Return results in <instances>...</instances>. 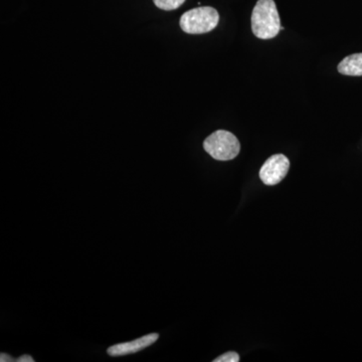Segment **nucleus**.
<instances>
[{"mask_svg": "<svg viewBox=\"0 0 362 362\" xmlns=\"http://www.w3.org/2000/svg\"><path fill=\"white\" fill-rule=\"evenodd\" d=\"M252 30L261 40L277 37L281 30L280 16L274 0H259L252 9Z\"/></svg>", "mask_w": 362, "mask_h": 362, "instance_id": "obj_1", "label": "nucleus"}, {"mask_svg": "<svg viewBox=\"0 0 362 362\" xmlns=\"http://www.w3.org/2000/svg\"><path fill=\"white\" fill-rule=\"evenodd\" d=\"M220 21V14L211 6L197 7L183 13L180 18V28L189 35H202L211 32Z\"/></svg>", "mask_w": 362, "mask_h": 362, "instance_id": "obj_2", "label": "nucleus"}, {"mask_svg": "<svg viewBox=\"0 0 362 362\" xmlns=\"http://www.w3.org/2000/svg\"><path fill=\"white\" fill-rule=\"evenodd\" d=\"M204 148L216 160L228 161L239 156L240 144L233 133L218 130L204 140Z\"/></svg>", "mask_w": 362, "mask_h": 362, "instance_id": "obj_3", "label": "nucleus"}, {"mask_svg": "<svg viewBox=\"0 0 362 362\" xmlns=\"http://www.w3.org/2000/svg\"><path fill=\"white\" fill-rule=\"evenodd\" d=\"M289 168V159L283 154H276L262 166L259 178L266 185H276L284 180Z\"/></svg>", "mask_w": 362, "mask_h": 362, "instance_id": "obj_4", "label": "nucleus"}, {"mask_svg": "<svg viewBox=\"0 0 362 362\" xmlns=\"http://www.w3.org/2000/svg\"><path fill=\"white\" fill-rule=\"evenodd\" d=\"M158 338L159 335L157 333H151V334L145 335V337L138 338V339L133 340V341L113 345V346L109 347L107 354L110 356H123L136 354V352L146 349V347L156 343Z\"/></svg>", "mask_w": 362, "mask_h": 362, "instance_id": "obj_5", "label": "nucleus"}, {"mask_svg": "<svg viewBox=\"0 0 362 362\" xmlns=\"http://www.w3.org/2000/svg\"><path fill=\"white\" fill-rule=\"evenodd\" d=\"M337 69L341 75L354 76V77L362 76V52L350 54L343 59Z\"/></svg>", "mask_w": 362, "mask_h": 362, "instance_id": "obj_6", "label": "nucleus"}, {"mask_svg": "<svg viewBox=\"0 0 362 362\" xmlns=\"http://www.w3.org/2000/svg\"><path fill=\"white\" fill-rule=\"evenodd\" d=\"M185 0H153L154 4L162 11H175L180 8Z\"/></svg>", "mask_w": 362, "mask_h": 362, "instance_id": "obj_7", "label": "nucleus"}, {"mask_svg": "<svg viewBox=\"0 0 362 362\" xmlns=\"http://www.w3.org/2000/svg\"><path fill=\"white\" fill-rule=\"evenodd\" d=\"M214 362H239L240 356L237 352L230 351L218 356V358L214 359Z\"/></svg>", "mask_w": 362, "mask_h": 362, "instance_id": "obj_8", "label": "nucleus"}, {"mask_svg": "<svg viewBox=\"0 0 362 362\" xmlns=\"http://www.w3.org/2000/svg\"><path fill=\"white\" fill-rule=\"evenodd\" d=\"M0 361L11 362V361H14V359L11 356H8V354H4V352H2V354H0Z\"/></svg>", "mask_w": 362, "mask_h": 362, "instance_id": "obj_9", "label": "nucleus"}, {"mask_svg": "<svg viewBox=\"0 0 362 362\" xmlns=\"http://www.w3.org/2000/svg\"><path fill=\"white\" fill-rule=\"evenodd\" d=\"M16 361L18 362H33L35 359L33 358L30 356H21L20 358L16 359Z\"/></svg>", "mask_w": 362, "mask_h": 362, "instance_id": "obj_10", "label": "nucleus"}]
</instances>
